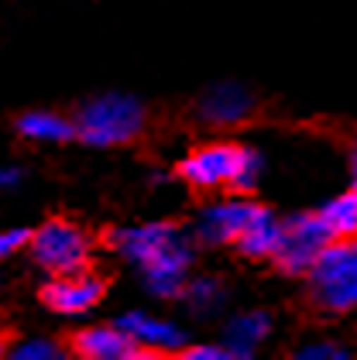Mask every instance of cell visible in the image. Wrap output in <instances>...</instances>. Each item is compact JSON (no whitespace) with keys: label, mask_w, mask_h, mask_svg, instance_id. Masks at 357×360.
Instances as JSON below:
<instances>
[{"label":"cell","mask_w":357,"mask_h":360,"mask_svg":"<svg viewBox=\"0 0 357 360\" xmlns=\"http://www.w3.org/2000/svg\"><path fill=\"white\" fill-rule=\"evenodd\" d=\"M27 237H31V230H4L0 233V261L11 257V254H18L27 244Z\"/></svg>","instance_id":"ac0fdd59"},{"label":"cell","mask_w":357,"mask_h":360,"mask_svg":"<svg viewBox=\"0 0 357 360\" xmlns=\"http://www.w3.org/2000/svg\"><path fill=\"white\" fill-rule=\"evenodd\" d=\"M261 168H265V162L254 148L237 144V141H210V144H196L175 165V175L196 195H247L258 186Z\"/></svg>","instance_id":"6da1fadb"},{"label":"cell","mask_w":357,"mask_h":360,"mask_svg":"<svg viewBox=\"0 0 357 360\" xmlns=\"http://www.w3.org/2000/svg\"><path fill=\"white\" fill-rule=\"evenodd\" d=\"M27 254L38 268H45L49 275H76L89 271L100 250V237L89 233L80 220L55 213L42 223L38 230H31L27 237Z\"/></svg>","instance_id":"3957f363"},{"label":"cell","mask_w":357,"mask_h":360,"mask_svg":"<svg viewBox=\"0 0 357 360\" xmlns=\"http://www.w3.org/2000/svg\"><path fill=\"white\" fill-rule=\"evenodd\" d=\"M347 165H351V175H354V186H357V134L347 144Z\"/></svg>","instance_id":"44dd1931"},{"label":"cell","mask_w":357,"mask_h":360,"mask_svg":"<svg viewBox=\"0 0 357 360\" xmlns=\"http://www.w3.org/2000/svg\"><path fill=\"white\" fill-rule=\"evenodd\" d=\"M117 326H124L127 333H134L137 340H141L148 350H155L158 357H175V354L182 350V343H186L182 330H175L172 323H162V319H155V316H144V312L120 316Z\"/></svg>","instance_id":"8fae6325"},{"label":"cell","mask_w":357,"mask_h":360,"mask_svg":"<svg viewBox=\"0 0 357 360\" xmlns=\"http://www.w3.org/2000/svg\"><path fill=\"white\" fill-rule=\"evenodd\" d=\"M299 357H351V350H344V347H306V350H299Z\"/></svg>","instance_id":"d6986e66"},{"label":"cell","mask_w":357,"mask_h":360,"mask_svg":"<svg viewBox=\"0 0 357 360\" xmlns=\"http://www.w3.org/2000/svg\"><path fill=\"white\" fill-rule=\"evenodd\" d=\"M327 248L330 237L323 230V223L316 220V210L313 213H296L289 220H278V240H275L268 264L285 278H306Z\"/></svg>","instance_id":"5b68a950"},{"label":"cell","mask_w":357,"mask_h":360,"mask_svg":"<svg viewBox=\"0 0 357 360\" xmlns=\"http://www.w3.org/2000/svg\"><path fill=\"white\" fill-rule=\"evenodd\" d=\"M18 134H25L31 141H76V124L73 117H62L52 110H35V113H21L14 120Z\"/></svg>","instance_id":"4fadbf2b"},{"label":"cell","mask_w":357,"mask_h":360,"mask_svg":"<svg viewBox=\"0 0 357 360\" xmlns=\"http://www.w3.org/2000/svg\"><path fill=\"white\" fill-rule=\"evenodd\" d=\"M316 220L323 223L330 244L357 240V186H351L347 193L333 195L327 206H320L316 210Z\"/></svg>","instance_id":"7c38bea8"},{"label":"cell","mask_w":357,"mask_h":360,"mask_svg":"<svg viewBox=\"0 0 357 360\" xmlns=\"http://www.w3.org/2000/svg\"><path fill=\"white\" fill-rule=\"evenodd\" d=\"M275 213L261 202H251L244 195H230L220 206H210L199 220V237L206 244H237L244 233H251L254 226H261L265 220H272Z\"/></svg>","instance_id":"30bf717a"},{"label":"cell","mask_w":357,"mask_h":360,"mask_svg":"<svg viewBox=\"0 0 357 360\" xmlns=\"http://www.w3.org/2000/svg\"><path fill=\"white\" fill-rule=\"evenodd\" d=\"M110 275H100L96 268L76 271V275H52L38 288V302L58 316H82L107 299Z\"/></svg>","instance_id":"9c48e42d"},{"label":"cell","mask_w":357,"mask_h":360,"mask_svg":"<svg viewBox=\"0 0 357 360\" xmlns=\"http://www.w3.org/2000/svg\"><path fill=\"white\" fill-rule=\"evenodd\" d=\"M14 357H21V360H27V357H49V360H55V357H65V350H62V347H55L52 340H35V343L18 347V350H14Z\"/></svg>","instance_id":"2e32d148"},{"label":"cell","mask_w":357,"mask_h":360,"mask_svg":"<svg viewBox=\"0 0 357 360\" xmlns=\"http://www.w3.org/2000/svg\"><path fill=\"white\" fill-rule=\"evenodd\" d=\"M65 357L80 360H155L158 354L148 350L134 333L124 326H82L62 336Z\"/></svg>","instance_id":"52a82bcc"},{"label":"cell","mask_w":357,"mask_h":360,"mask_svg":"<svg viewBox=\"0 0 357 360\" xmlns=\"http://www.w3.org/2000/svg\"><path fill=\"white\" fill-rule=\"evenodd\" d=\"M306 278H309L306 299L313 312L344 316L357 309V240L330 244Z\"/></svg>","instance_id":"277c9868"},{"label":"cell","mask_w":357,"mask_h":360,"mask_svg":"<svg viewBox=\"0 0 357 360\" xmlns=\"http://www.w3.org/2000/svg\"><path fill=\"white\" fill-rule=\"evenodd\" d=\"M272 330V319L265 312H247V316H237L230 326H227V343L234 350V357H247L265 336Z\"/></svg>","instance_id":"5bb4252c"},{"label":"cell","mask_w":357,"mask_h":360,"mask_svg":"<svg viewBox=\"0 0 357 360\" xmlns=\"http://www.w3.org/2000/svg\"><path fill=\"white\" fill-rule=\"evenodd\" d=\"M76 141L89 148H131L151 134V110L134 96H96L73 113Z\"/></svg>","instance_id":"7a4b0ae2"},{"label":"cell","mask_w":357,"mask_h":360,"mask_svg":"<svg viewBox=\"0 0 357 360\" xmlns=\"http://www.w3.org/2000/svg\"><path fill=\"white\" fill-rule=\"evenodd\" d=\"M265 117V100L254 96L251 89L237 83L210 86L196 103H192V120L196 127L206 131H230V127H251L254 120Z\"/></svg>","instance_id":"8992f818"},{"label":"cell","mask_w":357,"mask_h":360,"mask_svg":"<svg viewBox=\"0 0 357 360\" xmlns=\"http://www.w3.org/2000/svg\"><path fill=\"white\" fill-rule=\"evenodd\" d=\"M175 357L182 360H234L230 347H182Z\"/></svg>","instance_id":"e0dca14e"},{"label":"cell","mask_w":357,"mask_h":360,"mask_svg":"<svg viewBox=\"0 0 357 360\" xmlns=\"http://www.w3.org/2000/svg\"><path fill=\"white\" fill-rule=\"evenodd\" d=\"M100 248H110L117 254H127L131 261H137L141 268L158 261L162 254L182 248V226L175 220H158V223H144V226H124V230H104L96 233Z\"/></svg>","instance_id":"ba28073f"},{"label":"cell","mask_w":357,"mask_h":360,"mask_svg":"<svg viewBox=\"0 0 357 360\" xmlns=\"http://www.w3.org/2000/svg\"><path fill=\"white\" fill-rule=\"evenodd\" d=\"M14 336H18V333H14V326H0V357H4V354H11Z\"/></svg>","instance_id":"ffe728a7"},{"label":"cell","mask_w":357,"mask_h":360,"mask_svg":"<svg viewBox=\"0 0 357 360\" xmlns=\"http://www.w3.org/2000/svg\"><path fill=\"white\" fill-rule=\"evenodd\" d=\"M182 295H186V302L196 309V312H210V309H217L220 299H223V288H220V281H186V288H182Z\"/></svg>","instance_id":"9a60e30c"}]
</instances>
